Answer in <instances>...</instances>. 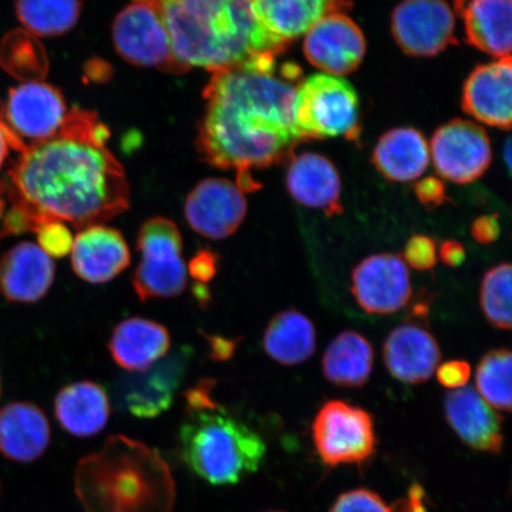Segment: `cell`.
Returning a JSON list of instances; mask_svg holds the SVG:
<instances>
[{
	"label": "cell",
	"instance_id": "obj_18",
	"mask_svg": "<svg viewBox=\"0 0 512 512\" xmlns=\"http://www.w3.org/2000/svg\"><path fill=\"white\" fill-rule=\"evenodd\" d=\"M511 99L512 62L508 56L473 70L465 82L462 105L479 123L509 130Z\"/></svg>",
	"mask_w": 512,
	"mask_h": 512
},
{
	"label": "cell",
	"instance_id": "obj_45",
	"mask_svg": "<svg viewBox=\"0 0 512 512\" xmlns=\"http://www.w3.org/2000/svg\"><path fill=\"white\" fill-rule=\"evenodd\" d=\"M194 294L198 300V303L206 304L209 302L210 293L206 284L197 283L194 287Z\"/></svg>",
	"mask_w": 512,
	"mask_h": 512
},
{
	"label": "cell",
	"instance_id": "obj_23",
	"mask_svg": "<svg viewBox=\"0 0 512 512\" xmlns=\"http://www.w3.org/2000/svg\"><path fill=\"white\" fill-rule=\"evenodd\" d=\"M286 185L302 206L322 210L329 217L343 214L341 177L328 158L311 152L292 157Z\"/></svg>",
	"mask_w": 512,
	"mask_h": 512
},
{
	"label": "cell",
	"instance_id": "obj_40",
	"mask_svg": "<svg viewBox=\"0 0 512 512\" xmlns=\"http://www.w3.org/2000/svg\"><path fill=\"white\" fill-rule=\"evenodd\" d=\"M472 238L480 245H492L501 235L498 215L479 216L471 226Z\"/></svg>",
	"mask_w": 512,
	"mask_h": 512
},
{
	"label": "cell",
	"instance_id": "obj_19",
	"mask_svg": "<svg viewBox=\"0 0 512 512\" xmlns=\"http://www.w3.org/2000/svg\"><path fill=\"white\" fill-rule=\"evenodd\" d=\"M73 271L86 283H108L131 264V252L117 229L96 224L76 235L72 249Z\"/></svg>",
	"mask_w": 512,
	"mask_h": 512
},
{
	"label": "cell",
	"instance_id": "obj_17",
	"mask_svg": "<svg viewBox=\"0 0 512 512\" xmlns=\"http://www.w3.org/2000/svg\"><path fill=\"white\" fill-rule=\"evenodd\" d=\"M447 424L466 446L499 454L504 445L503 418L472 387L450 390L445 396Z\"/></svg>",
	"mask_w": 512,
	"mask_h": 512
},
{
	"label": "cell",
	"instance_id": "obj_10",
	"mask_svg": "<svg viewBox=\"0 0 512 512\" xmlns=\"http://www.w3.org/2000/svg\"><path fill=\"white\" fill-rule=\"evenodd\" d=\"M189 361L190 351L182 349L149 369L121 376L114 389L118 406L134 418H158L174 403Z\"/></svg>",
	"mask_w": 512,
	"mask_h": 512
},
{
	"label": "cell",
	"instance_id": "obj_20",
	"mask_svg": "<svg viewBox=\"0 0 512 512\" xmlns=\"http://www.w3.org/2000/svg\"><path fill=\"white\" fill-rule=\"evenodd\" d=\"M383 360L394 379L420 384L430 380L437 370L441 350L437 339L424 326L405 323L388 335Z\"/></svg>",
	"mask_w": 512,
	"mask_h": 512
},
{
	"label": "cell",
	"instance_id": "obj_36",
	"mask_svg": "<svg viewBox=\"0 0 512 512\" xmlns=\"http://www.w3.org/2000/svg\"><path fill=\"white\" fill-rule=\"evenodd\" d=\"M407 264L416 271H432L437 265V242L427 235H413L403 252Z\"/></svg>",
	"mask_w": 512,
	"mask_h": 512
},
{
	"label": "cell",
	"instance_id": "obj_37",
	"mask_svg": "<svg viewBox=\"0 0 512 512\" xmlns=\"http://www.w3.org/2000/svg\"><path fill=\"white\" fill-rule=\"evenodd\" d=\"M470 377L471 367L465 361H448L437 368V379L447 389L464 388Z\"/></svg>",
	"mask_w": 512,
	"mask_h": 512
},
{
	"label": "cell",
	"instance_id": "obj_8",
	"mask_svg": "<svg viewBox=\"0 0 512 512\" xmlns=\"http://www.w3.org/2000/svg\"><path fill=\"white\" fill-rule=\"evenodd\" d=\"M312 439L326 466L366 463L376 451L373 416L344 401L326 402L313 421Z\"/></svg>",
	"mask_w": 512,
	"mask_h": 512
},
{
	"label": "cell",
	"instance_id": "obj_41",
	"mask_svg": "<svg viewBox=\"0 0 512 512\" xmlns=\"http://www.w3.org/2000/svg\"><path fill=\"white\" fill-rule=\"evenodd\" d=\"M393 512H432L428 508L427 497L420 485L412 486L405 499H401L392 507Z\"/></svg>",
	"mask_w": 512,
	"mask_h": 512
},
{
	"label": "cell",
	"instance_id": "obj_6",
	"mask_svg": "<svg viewBox=\"0 0 512 512\" xmlns=\"http://www.w3.org/2000/svg\"><path fill=\"white\" fill-rule=\"evenodd\" d=\"M293 123L307 140L361 137L360 102L351 83L338 76L316 74L299 83L293 100Z\"/></svg>",
	"mask_w": 512,
	"mask_h": 512
},
{
	"label": "cell",
	"instance_id": "obj_47",
	"mask_svg": "<svg viewBox=\"0 0 512 512\" xmlns=\"http://www.w3.org/2000/svg\"><path fill=\"white\" fill-rule=\"evenodd\" d=\"M466 0H454V4H456L457 10L460 12L463 10Z\"/></svg>",
	"mask_w": 512,
	"mask_h": 512
},
{
	"label": "cell",
	"instance_id": "obj_44",
	"mask_svg": "<svg viewBox=\"0 0 512 512\" xmlns=\"http://www.w3.org/2000/svg\"><path fill=\"white\" fill-rule=\"evenodd\" d=\"M211 345V356L215 360L227 361L233 356L236 349V341L222 337H207Z\"/></svg>",
	"mask_w": 512,
	"mask_h": 512
},
{
	"label": "cell",
	"instance_id": "obj_25",
	"mask_svg": "<svg viewBox=\"0 0 512 512\" xmlns=\"http://www.w3.org/2000/svg\"><path fill=\"white\" fill-rule=\"evenodd\" d=\"M50 425L40 407L14 402L0 411V453L19 463L43 456L50 444Z\"/></svg>",
	"mask_w": 512,
	"mask_h": 512
},
{
	"label": "cell",
	"instance_id": "obj_31",
	"mask_svg": "<svg viewBox=\"0 0 512 512\" xmlns=\"http://www.w3.org/2000/svg\"><path fill=\"white\" fill-rule=\"evenodd\" d=\"M80 9V0H16L19 22L38 37L66 34L78 23Z\"/></svg>",
	"mask_w": 512,
	"mask_h": 512
},
{
	"label": "cell",
	"instance_id": "obj_42",
	"mask_svg": "<svg viewBox=\"0 0 512 512\" xmlns=\"http://www.w3.org/2000/svg\"><path fill=\"white\" fill-rule=\"evenodd\" d=\"M25 146L27 145H25L21 139L11 132L8 125L5 124L2 114H0V169L3 168L10 149L22 152L25 149Z\"/></svg>",
	"mask_w": 512,
	"mask_h": 512
},
{
	"label": "cell",
	"instance_id": "obj_22",
	"mask_svg": "<svg viewBox=\"0 0 512 512\" xmlns=\"http://www.w3.org/2000/svg\"><path fill=\"white\" fill-rule=\"evenodd\" d=\"M54 279V261L34 243H19L0 260V292L10 302H38Z\"/></svg>",
	"mask_w": 512,
	"mask_h": 512
},
{
	"label": "cell",
	"instance_id": "obj_13",
	"mask_svg": "<svg viewBox=\"0 0 512 512\" xmlns=\"http://www.w3.org/2000/svg\"><path fill=\"white\" fill-rule=\"evenodd\" d=\"M351 292L369 315H393L412 298L411 275L400 255H371L352 271Z\"/></svg>",
	"mask_w": 512,
	"mask_h": 512
},
{
	"label": "cell",
	"instance_id": "obj_12",
	"mask_svg": "<svg viewBox=\"0 0 512 512\" xmlns=\"http://www.w3.org/2000/svg\"><path fill=\"white\" fill-rule=\"evenodd\" d=\"M456 17L446 0H403L392 16V32L403 53L431 57L454 40Z\"/></svg>",
	"mask_w": 512,
	"mask_h": 512
},
{
	"label": "cell",
	"instance_id": "obj_3",
	"mask_svg": "<svg viewBox=\"0 0 512 512\" xmlns=\"http://www.w3.org/2000/svg\"><path fill=\"white\" fill-rule=\"evenodd\" d=\"M158 12L184 72L252 66L283 54L287 44L261 27L249 0H142Z\"/></svg>",
	"mask_w": 512,
	"mask_h": 512
},
{
	"label": "cell",
	"instance_id": "obj_35",
	"mask_svg": "<svg viewBox=\"0 0 512 512\" xmlns=\"http://www.w3.org/2000/svg\"><path fill=\"white\" fill-rule=\"evenodd\" d=\"M330 512H393L376 492L355 489L344 492L336 499Z\"/></svg>",
	"mask_w": 512,
	"mask_h": 512
},
{
	"label": "cell",
	"instance_id": "obj_11",
	"mask_svg": "<svg viewBox=\"0 0 512 512\" xmlns=\"http://www.w3.org/2000/svg\"><path fill=\"white\" fill-rule=\"evenodd\" d=\"M428 146L437 174L452 183L475 182L491 164L488 134L469 120L456 119L441 126Z\"/></svg>",
	"mask_w": 512,
	"mask_h": 512
},
{
	"label": "cell",
	"instance_id": "obj_15",
	"mask_svg": "<svg viewBox=\"0 0 512 512\" xmlns=\"http://www.w3.org/2000/svg\"><path fill=\"white\" fill-rule=\"evenodd\" d=\"M184 214L196 233L222 240L240 228L247 214V201L238 185L227 179L209 178L192 189Z\"/></svg>",
	"mask_w": 512,
	"mask_h": 512
},
{
	"label": "cell",
	"instance_id": "obj_28",
	"mask_svg": "<svg viewBox=\"0 0 512 512\" xmlns=\"http://www.w3.org/2000/svg\"><path fill=\"white\" fill-rule=\"evenodd\" d=\"M467 41L491 56H511V0H470L464 5Z\"/></svg>",
	"mask_w": 512,
	"mask_h": 512
},
{
	"label": "cell",
	"instance_id": "obj_30",
	"mask_svg": "<svg viewBox=\"0 0 512 512\" xmlns=\"http://www.w3.org/2000/svg\"><path fill=\"white\" fill-rule=\"evenodd\" d=\"M262 343L272 360L284 366H297L315 354V325L297 310L280 312L268 324Z\"/></svg>",
	"mask_w": 512,
	"mask_h": 512
},
{
	"label": "cell",
	"instance_id": "obj_16",
	"mask_svg": "<svg viewBox=\"0 0 512 512\" xmlns=\"http://www.w3.org/2000/svg\"><path fill=\"white\" fill-rule=\"evenodd\" d=\"M366 50V37L361 28L345 14L325 17L305 34L307 61L323 74L338 78L355 72Z\"/></svg>",
	"mask_w": 512,
	"mask_h": 512
},
{
	"label": "cell",
	"instance_id": "obj_14",
	"mask_svg": "<svg viewBox=\"0 0 512 512\" xmlns=\"http://www.w3.org/2000/svg\"><path fill=\"white\" fill-rule=\"evenodd\" d=\"M68 113L59 89L31 80L11 89L2 117L16 137L34 144L55 136Z\"/></svg>",
	"mask_w": 512,
	"mask_h": 512
},
{
	"label": "cell",
	"instance_id": "obj_33",
	"mask_svg": "<svg viewBox=\"0 0 512 512\" xmlns=\"http://www.w3.org/2000/svg\"><path fill=\"white\" fill-rule=\"evenodd\" d=\"M479 302L486 320L495 328L511 330V265L503 262L484 274Z\"/></svg>",
	"mask_w": 512,
	"mask_h": 512
},
{
	"label": "cell",
	"instance_id": "obj_34",
	"mask_svg": "<svg viewBox=\"0 0 512 512\" xmlns=\"http://www.w3.org/2000/svg\"><path fill=\"white\" fill-rule=\"evenodd\" d=\"M35 232L38 236V247L50 258H63L72 253L74 238L62 222L44 223Z\"/></svg>",
	"mask_w": 512,
	"mask_h": 512
},
{
	"label": "cell",
	"instance_id": "obj_24",
	"mask_svg": "<svg viewBox=\"0 0 512 512\" xmlns=\"http://www.w3.org/2000/svg\"><path fill=\"white\" fill-rule=\"evenodd\" d=\"M171 338L164 325L145 318H128L115 326L108 350L121 368L138 373L168 356Z\"/></svg>",
	"mask_w": 512,
	"mask_h": 512
},
{
	"label": "cell",
	"instance_id": "obj_2",
	"mask_svg": "<svg viewBox=\"0 0 512 512\" xmlns=\"http://www.w3.org/2000/svg\"><path fill=\"white\" fill-rule=\"evenodd\" d=\"M302 69L277 59L211 73L206 114L198 133V150L216 168L238 172V187H260L253 169L268 168L292 157L304 140L293 123V100Z\"/></svg>",
	"mask_w": 512,
	"mask_h": 512
},
{
	"label": "cell",
	"instance_id": "obj_27",
	"mask_svg": "<svg viewBox=\"0 0 512 512\" xmlns=\"http://www.w3.org/2000/svg\"><path fill=\"white\" fill-rule=\"evenodd\" d=\"M430 146L415 128L401 127L383 134L375 146L373 163L389 181H415L430 164Z\"/></svg>",
	"mask_w": 512,
	"mask_h": 512
},
{
	"label": "cell",
	"instance_id": "obj_46",
	"mask_svg": "<svg viewBox=\"0 0 512 512\" xmlns=\"http://www.w3.org/2000/svg\"><path fill=\"white\" fill-rule=\"evenodd\" d=\"M505 162H507L509 170L511 169V143L510 140L507 142V146H505Z\"/></svg>",
	"mask_w": 512,
	"mask_h": 512
},
{
	"label": "cell",
	"instance_id": "obj_21",
	"mask_svg": "<svg viewBox=\"0 0 512 512\" xmlns=\"http://www.w3.org/2000/svg\"><path fill=\"white\" fill-rule=\"evenodd\" d=\"M262 28L280 42L290 44L323 18L344 14L354 0H249Z\"/></svg>",
	"mask_w": 512,
	"mask_h": 512
},
{
	"label": "cell",
	"instance_id": "obj_26",
	"mask_svg": "<svg viewBox=\"0 0 512 512\" xmlns=\"http://www.w3.org/2000/svg\"><path fill=\"white\" fill-rule=\"evenodd\" d=\"M54 408L63 430L78 438L100 433L111 415L106 390L92 381L74 382L63 387L56 396Z\"/></svg>",
	"mask_w": 512,
	"mask_h": 512
},
{
	"label": "cell",
	"instance_id": "obj_7",
	"mask_svg": "<svg viewBox=\"0 0 512 512\" xmlns=\"http://www.w3.org/2000/svg\"><path fill=\"white\" fill-rule=\"evenodd\" d=\"M137 248L142 255L134 271L133 287L142 302L175 298L188 286L183 259V238L174 221L147 220L139 230Z\"/></svg>",
	"mask_w": 512,
	"mask_h": 512
},
{
	"label": "cell",
	"instance_id": "obj_1",
	"mask_svg": "<svg viewBox=\"0 0 512 512\" xmlns=\"http://www.w3.org/2000/svg\"><path fill=\"white\" fill-rule=\"evenodd\" d=\"M107 138L95 114L75 108L55 136L25 146L9 174L10 200L30 232L48 222L96 226L130 207V187Z\"/></svg>",
	"mask_w": 512,
	"mask_h": 512
},
{
	"label": "cell",
	"instance_id": "obj_39",
	"mask_svg": "<svg viewBox=\"0 0 512 512\" xmlns=\"http://www.w3.org/2000/svg\"><path fill=\"white\" fill-rule=\"evenodd\" d=\"M414 189L418 200L427 208L439 207L447 200L444 184L437 178H426L416 183Z\"/></svg>",
	"mask_w": 512,
	"mask_h": 512
},
{
	"label": "cell",
	"instance_id": "obj_5",
	"mask_svg": "<svg viewBox=\"0 0 512 512\" xmlns=\"http://www.w3.org/2000/svg\"><path fill=\"white\" fill-rule=\"evenodd\" d=\"M185 465L211 485H235L264 463L265 440L219 405L189 411L179 431Z\"/></svg>",
	"mask_w": 512,
	"mask_h": 512
},
{
	"label": "cell",
	"instance_id": "obj_48",
	"mask_svg": "<svg viewBox=\"0 0 512 512\" xmlns=\"http://www.w3.org/2000/svg\"><path fill=\"white\" fill-rule=\"evenodd\" d=\"M272 512H280V511H272Z\"/></svg>",
	"mask_w": 512,
	"mask_h": 512
},
{
	"label": "cell",
	"instance_id": "obj_4",
	"mask_svg": "<svg viewBox=\"0 0 512 512\" xmlns=\"http://www.w3.org/2000/svg\"><path fill=\"white\" fill-rule=\"evenodd\" d=\"M75 492L86 512H171L176 488L153 448L112 435L76 467Z\"/></svg>",
	"mask_w": 512,
	"mask_h": 512
},
{
	"label": "cell",
	"instance_id": "obj_9",
	"mask_svg": "<svg viewBox=\"0 0 512 512\" xmlns=\"http://www.w3.org/2000/svg\"><path fill=\"white\" fill-rule=\"evenodd\" d=\"M113 42L118 54L134 66L184 73L158 12L142 0H133L115 18Z\"/></svg>",
	"mask_w": 512,
	"mask_h": 512
},
{
	"label": "cell",
	"instance_id": "obj_43",
	"mask_svg": "<svg viewBox=\"0 0 512 512\" xmlns=\"http://www.w3.org/2000/svg\"><path fill=\"white\" fill-rule=\"evenodd\" d=\"M440 259L448 267L462 266L466 260L465 247L457 240H446L440 246Z\"/></svg>",
	"mask_w": 512,
	"mask_h": 512
},
{
	"label": "cell",
	"instance_id": "obj_29",
	"mask_svg": "<svg viewBox=\"0 0 512 512\" xmlns=\"http://www.w3.org/2000/svg\"><path fill=\"white\" fill-rule=\"evenodd\" d=\"M374 358L373 345L366 337L356 331H343L325 350V379L338 387L361 388L369 381Z\"/></svg>",
	"mask_w": 512,
	"mask_h": 512
},
{
	"label": "cell",
	"instance_id": "obj_32",
	"mask_svg": "<svg viewBox=\"0 0 512 512\" xmlns=\"http://www.w3.org/2000/svg\"><path fill=\"white\" fill-rule=\"evenodd\" d=\"M511 351L491 350L479 361L476 371L477 393L497 411H511Z\"/></svg>",
	"mask_w": 512,
	"mask_h": 512
},
{
	"label": "cell",
	"instance_id": "obj_38",
	"mask_svg": "<svg viewBox=\"0 0 512 512\" xmlns=\"http://www.w3.org/2000/svg\"><path fill=\"white\" fill-rule=\"evenodd\" d=\"M219 266V255L210 249H200L189 262L188 271L197 283L207 284L213 280Z\"/></svg>",
	"mask_w": 512,
	"mask_h": 512
}]
</instances>
